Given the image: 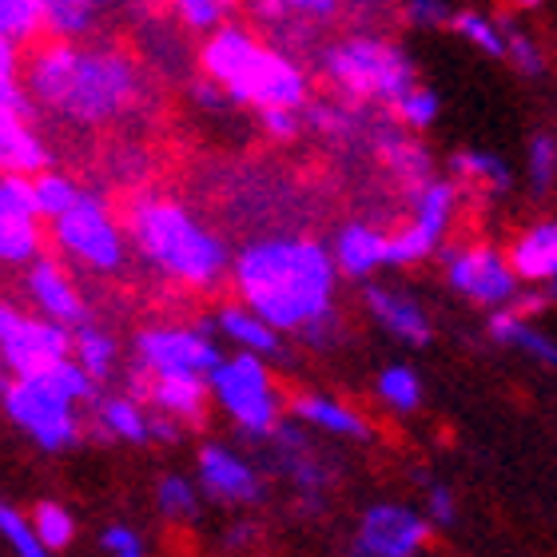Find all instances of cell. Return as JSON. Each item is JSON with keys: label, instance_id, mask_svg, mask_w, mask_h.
<instances>
[{"label": "cell", "instance_id": "11", "mask_svg": "<svg viewBox=\"0 0 557 557\" xmlns=\"http://www.w3.org/2000/svg\"><path fill=\"white\" fill-rule=\"evenodd\" d=\"M454 208H458V191L446 180H430L422 191L414 196V220L403 232L391 235L386 247V263L391 268H410L418 259L434 256V247L442 244V235L450 227Z\"/></svg>", "mask_w": 557, "mask_h": 557}, {"label": "cell", "instance_id": "47", "mask_svg": "<svg viewBox=\"0 0 557 557\" xmlns=\"http://www.w3.org/2000/svg\"><path fill=\"white\" fill-rule=\"evenodd\" d=\"M549 299H557V283H554V295H549Z\"/></svg>", "mask_w": 557, "mask_h": 557}, {"label": "cell", "instance_id": "5", "mask_svg": "<svg viewBox=\"0 0 557 557\" xmlns=\"http://www.w3.org/2000/svg\"><path fill=\"white\" fill-rule=\"evenodd\" d=\"M326 81L350 100H386L395 108L414 88V69L403 48L379 36H347L323 52Z\"/></svg>", "mask_w": 557, "mask_h": 557}, {"label": "cell", "instance_id": "21", "mask_svg": "<svg viewBox=\"0 0 557 557\" xmlns=\"http://www.w3.org/2000/svg\"><path fill=\"white\" fill-rule=\"evenodd\" d=\"M490 338L502 343V347L525 350L534 362L542 367H557V343L549 335H542L537 326H530L513 307H502V311L490 314Z\"/></svg>", "mask_w": 557, "mask_h": 557}, {"label": "cell", "instance_id": "9", "mask_svg": "<svg viewBox=\"0 0 557 557\" xmlns=\"http://www.w3.org/2000/svg\"><path fill=\"white\" fill-rule=\"evenodd\" d=\"M136 359L148 374H196L211 379L223 367V355L211 338V326H151L136 335Z\"/></svg>", "mask_w": 557, "mask_h": 557}, {"label": "cell", "instance_id": "3", "mask_svg": "<svg viewBox=\"0 0 557 557\" xmlns=\"http://www.w3.org/2000/svg\"><path fill=\"white\" fill-rule=\"evenodd\" d=\"M199 60L208 81L220 84L235 104H256L259 112H271V108L299 112L307 100V76L283 52L263 48L256 36L235 24L215 28Z\"/></svg>", "mask_w": 557, "mask_h": 557}, {"label": "cell", "instance_id": "19", "mask_svg": "<svg viewBox=\"0 0 557 557\" xmlns=\"http://www.w3.org/2000/svg\"><path fill=\"white\" fill-rule=\"evenodd\" d=\"M386 247H391V235H383L379 227H371V223H350L335 239V263H338V271L362 278V275H371L374 268H383Z\"/></svg>", "mask_w": 557, "mask_h": 557}, {"label": "cell", "instance_id": "42", "mask_svg": "<svg viewBox=\"0 0 557 557\" xmlns=\"http://www.w3.org/2000/svg\"><path fill=\"white\" fill-rule=\"evenodd\" d=\"M100 549H104L108 557H148L144 537H139L132 525H108L104 534H100Z\"/></svg>", "mask_w": 557, "mask_h": 557}, {"label": "cell", "instance_id": "17", "mask_svg": "<svg viewBox=\"0 0 557 557\" xmlns=\"http://www.w3.org/2000/svg\"><path fill=\"white\" fill-rule=\"evenodd\" d=\"M144 395L172 422H199L208 410V386L196 374H151Z\"/></svg>", "mask_w": 557, "mask_h": 557}, {"label": "cell", "instance_id": "33", "mask_svg": "<svg viewBox=\"0 0 557 557\" xmlns=\"http://www.w3.org/2000/svg\"><path fill=\"white\" fill-rule=\"evenodd\" d=\"M379 398H383L391 410L410 414V410H418V403H422V383H418V374L410 371V367H386V371L379 374Z\"/></svg>", "mask_w": 557, "mask_h": 557}, {"label": "cell", "instance_id": "28", "mask_svg": "<svg viewBox=\"0 0 557 557\" xmlns=\"http://www.w3.org/2000/svg\"><path fill=\"white\" fill-rule=\"evenodd\" d=\"M450 168L462 180H474V184L490 187V191H506L513 184L510 163L502 160V156H490V151H458L450 160Z\"/></svg>", "mask_w": 557, "mask_h": 557}, {"label": "cell", "instance_id": "8", "mask_svg": "<svg viewBox=\"0 0 557 557\" xmlns=\"http://www.w3.org/2000/svg\"><path fill=\"white\" fill-rule=\"evenodd\" d=\"M76 335L69 326L48 323L45 314H24L16 307H0V355L12 379H40L72 362Z\"/></svg>", "mask_w": 557, "mask_h": 557}, {"label": "cell", "instance_id": "36", "mask_svg": "<svg viewBox=\"0 0 557 557\" xmlns=\"http://www.w3.org/2000/svg\"><path fill=\"white\" fill-rule=\"evenodd\" d=\"M156 506H160L163 518H196L199 510V490L180 474L160 478L156 486Z\"/></svg>", "mask_w": 557, "mask_h": 557}, {"label": "cell", "instance_id": "13", "mask_svg": "<svg viewBox=\"0 0 557 557\" xmlns=\"http://www.w3.org/2000/svg\"><path fill=\"white\" fill-rule=\"evenodd\" d=\"M446 278H450L454 290L470 295L474 302L498 307V311L502 302H510L518 295V275H513L510 259L482 244L446 251Z\"/></svg>", "mask_w": 557, "mask_h": 557}, {"label": "cell", "instance_id": "14", "mask_svg": "<svg viewBox=\"0 0 557 557\" xmlns=\"http://www.w3.org/2000/svg\"><path fill=\"white\" fill-rule=\"evenodd\" d=\"M24 290H28V299L36 302V311L45 314L48 323H60V326H88V307H84L81 290L64 275L57 259H36L28 275H24Z\"/></svg>", "mask_w": 557, "mask_h": 557}, {"label": "cell", "instance_id": "37", "mask_svg": "<svg viewBox=\"0 0 557 557\" xmlns=\"http://www.w3.org/2000/svg\"><path fill=\"white\" fill-rule=\"evenodd\" d=\"M502 33H506V57L513 60V69L522 72V76H542L546 72V57H542L534 36L518 28L513 21H502Z\"/></svg>", "mask_w": 557, "mask_h": 557}, {"label": "cell", "instance_id": "25", "mask_svg": "<svg viewBox=\"0 0 557 557\" xmlns=\"http://www.w3.org/2000/svg\"><path fill=\"white\" fill-rule=\"evenodd\" d=\"M96 418L108 434H116L124 442H151V418L139 410L136 398H104L96 407Z\"/></svg>", "mask_w": 557, "mask_h": 557}, {"label": "cell", "instance_id": "23", "mask_svg": "<svg viewBox=\"0 0 557 557\" xmlns=\"http://www.w3.org/2000/svg\"><path fill=\"white\" fill-rule=\"evenodd\" d=\"M290 414L302 418V422H311V426L326 430V434H343V438H367V422L350 407L335 403V398L326 395H299L290 403Z\"/></svg>", "mask_w": 557, "mask_h": 557}, {"label": "cell", "instance_id": "12", "mask_svg": "<svg viewBox=\"0 0 557 557\" xmlns=\"http://www.w3.org/2000/svg\"><path fill=\"white\" fill-rule=\"evenodd\" d=\"M430 522L422 513L379 502L371 510H362L359 530H355V557H414L426 546Z\"/></svg>", "mask_w": 557, "mask_h": 557}, {"label": "cell", "instance_id": "2", "mask_svg": "<svg viewBox=\"0 0 557 557\" xmlns=\"http://www.w3.org/2000/svg\"><path fill=\"white\" fill-rule=\"evenodd\" d=\"M28 88L72 124H104L136 100V64L108 48L48 45L28 64Z\"/></svg>", "mask_w": 557, "mask_h": 557}, {"label": "cell", "instance_id": "44", "mask_svg": "<svg viewBox=\"0 0 557 557\" xmlns=\"http://www.w3.org/2000/svg\"><path fill=\"white\" fill-rule=\"evenodd\" d=\"M426 518L434 525H454V518H458V502H454L450 486L434 482V486L426 490Z\"/></svg>", "mask_w": 557, "mask_h": 557}, {"label": "cell", "instance_id": "29", "mask_svg": "<svg viewBox=\"0 0 557 557\" xmlns=\"http://www.w3.org/2000/svg\"><path fill=\"white\" fill-rule=\"evenodd\" d=\"M0 259L12 263V268H24V263L40 259L36 220H9V215H0Z\"/></svg>", "mask_w": 557, "mask_h": 557}, {"label": "cell", "instance_id": "30", "mask_svg": "<svg viewBox=\"0 0 557 557\" xmlns=\"http://www.w3.org/2000/svg\"><path fill=\"white\" fill-rule=\"evenodd\" d=\"M45 28L57 36L60 45L76 40L81 33L92 28V4L81 0H45Z\"/></svg>", "mask_w": 557, "mask_h": 557}, {"label": "cell", "instance_id": "31", "mask_svg": "<svg viewBox=\"0 0 557 557\" xmlns=\"http://www.w3.org/2000/svg\"><path fill=\"white\" fill-rule=\"evenodd\" d=\"M454 33H462L470 45H478L490 57H506V33H502V21H490L486 12L462 9L450 16Z\"/></svg>", "mask_w": 557, "mask_h": 557}, {"label": "cell", "instance_id": "40", "mask_svg": "<svg viewBox=\"0 0 557 557\" xmlns=\"http://www.w3.org/2000/svg\"><path fill=\"white\" fill-rule=\"evenodd\" d=\"M0 530H4V537H9V546L16 557H52L45 546H40V537L33 534V522H28L21 510L0 506Z\"/></svg>", "mask_w": 557, "mask_h": 557}, {"label": "cell", "instance_id": "18", "mask_svg": "<svg viewBox=\"0 0 557 557\" xmlns=\"http://www.w3.org/2000/svg\"><path fill=\"white\" fill-rule=\"evenodd\" d=\"M510 268L525 283H557V223H537L510 247Z\"/></svg>", "mask_w": 557, "mask_h": 557}, {"label": "cell", "instance_id": "20", "mask_svg": "<svg viewBox=\"0 0 557 557\" xmlns=\"http://www.w3.org/2000/svg\"><path fill=\"white\" fill-rule=\"evenodd\" d=\"M0 160H4V175H45L48 148L28 120L0 116Z\"/></svg>", "mask_w": 557, "mask_h": 557}, {"label": "cell", "instance_id": "46", "mask_svg": "<svg viewBox=\"0 0 557 557\" xmlns=\"http://www.w3.org/2000/svg\"><path fill=\"white\" fill-rule=\"evenodd\" d=\"M407 16L414 24H438L442 16H446V9H442V4H410Z\"/></svg>", "mask_w": 557, "mask_h": 557}, {"label": "cell", "instance_id": "27", "mask_svg": "<svg viewBox=\"0 0 557 557\" xmlns=\"http://www.w3.org/2000/svg\"><path fill=\"white\" fill-rule=\"evenodd\" d=\"M45 28V4L40 0H4L0 4V45H24Z\"/></svg>", "mask_w": 557, "mask_h": 557}, {"label": "cell", "instance_id": "35", "mask_svg": "<svg viewBox=\"0 0 557 557\" xmlns=\"http://www.w3.org/2000/svg\"><path fill=\"white\" fill-rule=\"evenodd\" d=\"M33 184H36V208H40V215H52V220H60L64 211H72V203L81 199V191H76V184H72L69 175L45 172V175H36Z\"/></svg>", "mask_w": 557, "mask_h": 557}, {"label": "cell", "instance_id": "10", "mask_svg": "<svg viewBox=\"0 0 557 557\" xmlns=\"http://www.w3.org/2000/svg\"><path fill=\"white\" fill-rule=\"evenodd\" d=\"M57 239L72 259L88 263L92 271H116L124 263V235H120L116 220L108 215L104 199L88 196V191H81L72 211L57 220Z\"/></svg>", "mask_w": 557, "mask_h": 557}, {"label": "cell", "instance_id": "7", "mask_svg": "<svg viewBox=\"0 0 557 557\" xmlns=\"http://www.w3.org/2000/svg\"><path fill=\"white\" fill-rule=\"evenodd\" d=\"M211 395L235 418V426L251 438H271L278 430V395L268 374V362L256 355L223 359V367L211 374Z\"/></svg>", "mask_w": 557, "mask_h": 557}, {"label": "cell", "instance_id": "26", "mask_svg": "<svg viewBox=\"0 0 557 557\" xmlns=\"http://www.w3.org/2000/svg\"><path fill=\"white\" fill-rule=\"evenodd\" d=\"M383 156H386V163L407 180L414 196L430 184V156L422 144H414V139H407V136H383Z\"/></svg>", "mask_w": 557, "mask_h": 557}, {"label": "cell", "instance_id": "39", "mask_svg": "<svg viewBox=\"0 0 557 557\" xmlns=\"http://www.w3.org/2000/svg\"><path fill=\"white\" fill-rule=\"evenodd\" d=\"M0 215L9 220H36V184L28 175H4L0 180Z\"/></svg>", "mask_w": 557, "mask_h": 557}, {"label": "cell", "instance_id": "45", "mask_svg": "<svg viewBox=\"0 0 557 557\" xmlns=\"http://www.w3.org/2000/svg\"><path fill=\"white\" fill-rule=\"evenodd\" d=\"M263 128H268L275 139H295V136H299V112L271 108V112H263Z\"/></svg>", "mask_w": 557, "mask_h": 557}, {"label": "cell", "instance_id": "43", "mask_svg": "<svg viewBox=\"0 0 557 557\" xmlns=\"http://www.w3.org/2000/svg\"><path fill=\"white\" fill-rule=\"evenodd\" d=\"M175 12H180V21H184L187 28H215L220 16H223V4L220 0H184Z\"/></svg>", "mask_w": 557, "mask_h": 557}, {"label": "cell", "instance_id": "24", "mask_svg": "<svg viewBox=\"0 0 557 557\" xmlns=\"http://www.w3.org/2000/svg\"><path fill=\"white\" fill-rule=\"evenodd\" d=\"M275 458L278 466H283V474L290 478V482H299V490H307V494H314V490L326 486V466H319L311 458V450H307V442L299 438V430L290 426H278L275 434Z\"/></svg>", "mask_w": 557, "mask_h": 557}, {"label": "cell", "instance_id": "4", "mask_svg": "<svg viewBox=\"0 0 557 557\" xmlns=\"http://www.w3.org/2000/svg\"><path fill=\"white\" fill-rule=\"evenodd\" d=\"M128 227L139 251L187 287H211L227 268V247L208 227H199L175 199H136Z\"/></svg>", "mask_w": 557, "mask_h": 557}, {"label": "cell", "instance_id": "38", "mask_svg": "<svg viewBox=\"0 0 557 557\" xmlns=\"http://www.w3.org/2000/svg\"><path fill=\"white\" fill-rule=\"evenodd\" d=\"M525 168H530V187H534L537 196H546L557 180V139L546 136V132H537V136L530 139Z\"/></svg>", "mask_w": 557, "mask_h": 557}, {"label": "cell", "instance_id": "16", "mask_svg": "<svg viewBox=\"0 0 557 557\" xmlns=\"http://www.w3.org/2000/svg\"><path fill=\"white\" fill-rule=\"evenodd\" d=\"M367 307H371V314L379 319V326H383L386 335H395L398 343H410V347H426L430 343L426 311L410 295H403V290L371 287L367 290Z\"/></svg>", "mask_w": 557, "mask_h": 557}, {"label": "cell", "instance_id": "22", "mask_svg": "<svg viewBox=\"0 0 557 557\" xmlns=\"http://www.w3.org/2000/svg\"><path fill=\"white\" fill-rule=\"evenodd\" d=\"M215 331L220 335H227L232 343H239L244 347V355H256V359H263V355H283V343H278V331H271L263 319H259L256 311H247V307H223L220 314H215Z\"/></svg>", "mask_w": 557, "mask_h": 557}, {"label": "cell", "instance_id": "32", "mask_svg": "<svg viewBox=\"0 0 557 557\" xmlns=\"http://www.w3.org/2000/svg\"><path fill=\"white\" fill-rule=\"evenodd\" d=\"M33 534L40 537L45 549H69L72 537H76V522H72V513L64 506H57V502H36Z\"/></svg>", "mask_w": 557, "mask_h": 557}, {"label": "cell", "instance_id": "41", "mask_svg": "<svg viewBox=\"0 0 557 557\" xmlns=\"http://www.w3.org/2000/svg\"><path fill=\"white\" fill-rule=\"evenodd\" d=\"M395 116L407 124V128L414 132H426L434 120H438V96L430 92V88H422V84H414L403 100L395 104Z\"/></svg>", "mask_w": 557, "mask_h": 557}, {"label": "cell", "instance_id": "34", "mask_svg": "<svg viewBox=\"0 0 557 557\" xmlns=\"http://www.w3.org/2000/svg\"><path fill=\"white\" fill-rule=\"evenodd\" d=\"M76 362L92 374L96 383L108 379L112 362H116V347H112V338H108L104 331H96V326H81V331H76Z\"/></svg>", "mask_w": 557, "mask_h": 557}, {"label": "cell", "instance_id": "1", "mask_svg": "<svg viewBox=\"0 0 557 557\" xmlns=\"http://www.w3.org/2000/svg\"><path fill=\"white\" fill-rule=\"evenodd\" d=\"M235 287L271 331H311L331 319L335 268L314 239H263L239 251Z\"/></svg>", "mask_w": 557, "mask_h": 557}, {"label": "cell", "instance_id": "6", "mask_svg": "<svg viewBox=\"0 0 557 557\" xmlns=\"http://www.w3.org/2000/svg\"><path fill=\"white\" fill-rule=\"evenodd\" d=\"M4 414L21 426L40 450H69L81 438L76 403L48 379H9L4 383Z\"/></svg>", "mask_w": 557, "mask_h": 557}, {"label": "cell", "instance_id": "15", "mask_svg": "<svg viewBox=\"0 0 557 557\" xmlns=\"http://www.w3.org/2000/svg\"><path fill=\"white\" fill-rule=\"evenodd\" d=\"M199 486L215 502H256L259 498V474L256 466L239 458L227 446H203L199 450Z\"/></svg>", "mask_w": 557, "mask_h": 557}]
</instances>
